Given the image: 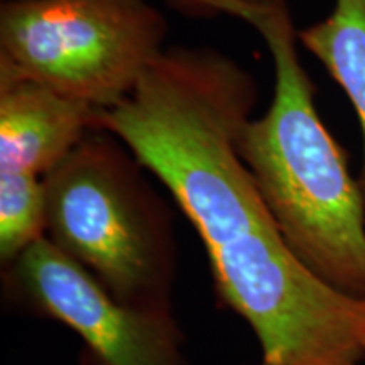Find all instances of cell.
Instances as JSON below:
<instances>
[{
  "mask_svg": "<svg viewBox=\"0 0 365 365\" xmlns=\"http://www.w3.org/2000/svg\"><path fill=\"white\" fill-rule=\"evenodd\" d=\"M168 2L195 16L235 17L266 44L272 100L244 127L239 154L296 257L333 289L365 299V198L317 110L287 0Z\"/></svg>",
  "mask_w": 365,
  "mask_h": 365,
  "instance_id": "obj_2",
  "label": "cell"
},
{
  "mask_svg": "<svg viewBox=\"0 0 365 365\" xmlns=\"http://www.w3.org/2000/svg\"><path fill=\"white\" fill-rule=\"evenodd\" d=\"M149 0H2L0 70L108 110L166 49Z\"/></svg>",
  "mask_w": 365,
  "mask_h": 365,
  "instance_id": "obj_4",
  "label": "cell"
},
{
  "mask_svg": "<svg viewBox=\"0 0 365 365\" xmlns=\"http://www.w3.org/2000/svg\"><path fill=\"white\" fill-rule=\"evenodd\" d=\"M354 365H359V364H354Z\"/></svg>",
  "mask_w": 365,
  "mask_h": 365,
  "instance_id": "obj_9",
  "label": "cell"
},
{
  "mask_svg": "<svg viewBox=\"0 0 365 365\" xmlns=\"http://www.w3.org/2000/svg\"><path fill=\"white\" fill-rule=\"evenodd\" d=\"M97 110L0 70V171L43 178L95 127Z\"/></svg>",
  "mask_w": 365,
  "mask_h": 365,
  "instance_id": "obj_6",
  "label": "cell"
},
{
  "mask_svg": "<svg viewBox=\"0 0 365 365\" xmlns=\"http://www.w3.org/2000/svg\"><path fill=\"white\" fill-rule=\"evenodd\" d=\"M46 202L43 178L31 173L0 171V262L7 266L43 239Z\"/></svg>",
  "mask_w": 365,
  "mask_h": 365,
  "instance_id": "obj_8",
  "label": "cell"
},
{
  "mask_svg": "<svg viewBox=\"0 0 365 365\" xmlns=\"http://www.w3.org/2000/svg\"><path fill=\"white\" fill-rule=\"evenodd\" d=\"M299 43L341 86L357 113L364 164L357 178L365 198V0H335L330 16L301 29Z\"/></svg>",
  "mask_w": 365,
  "mask_h": 365,
  "instance_id": "obj_7",
  "label": "cell"
},
{
  "mask_svg": "<svg viewBox=\"0 0 365 365\" xmlns=\"http://www.w3.org/2000/svg\"><path fill=\"white\" fill-rule=\"evenodd\" d=\"M144 171L117 135L90 129L43 176L44 237L124 307L173 313L175 225Z\"/></svg>",
  "mask_w": 365,
  "mask_h": 365,
  "instance_id": "obj_3",
  "label": "cell"
},
{
  "mask_svg": "<svg viewBox=\"0 0 365 365\" xmlns=\"http://www.w3.org/2000/svg\"><path fill=\"white\" fill-rule=\"evenodd\" d=\"M255 102L254 76L227 54L173 46L95 127L117 135L195 227L222 303L259 341L257 365L362 362L365 299L296 257L240 158Z\"/></svg>",
  "mask_w": 365,
  "mask_h": 365,
  "instance_id": "obj_1",
  "label": "cell"
},
{
  "mask_svg": "<svg viewBox=\"0 0 365 365\" xmlns=\"http://www.w3.org/2000/svg\"><path fill=\"white\" fill-rule=\"evenodd\" d=\"M2 289L16 308L75 331L78 365H186L175 314L120 304L46 237L2 266Z\"/></svg>",
  "mask_w": 365,
  "mask_h": 365,
  "instance_id": "obj_5",
  "label": "cell"
}]
</instances>
